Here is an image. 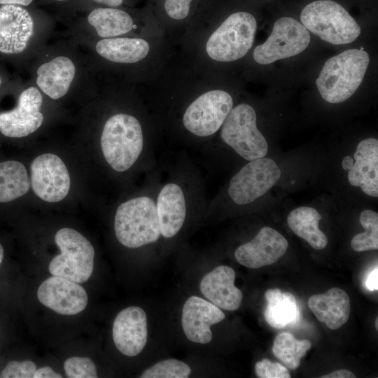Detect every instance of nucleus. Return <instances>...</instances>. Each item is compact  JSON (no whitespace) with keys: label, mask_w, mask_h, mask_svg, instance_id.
Returning <instances> with one entry per match:
<instances>
[{"label":"nucleus","mask_w":378,"mask_h":378,"mask_svg":"<svg viewBox=\"0 0 378 378\" xmlns=\"http://www.w3.org/2000/svg\"><path fill=\"white\" fill-rule=\"evenodd\" d=\"M300 20L308 31L333 45L354 42L361 31L347 10L332 0H318L309 4L302 10Z\"/></svg>","instance_id":"nucleus-4"},{"label":"nucleus","mask_w":378,"mask_h":378,"mask_svg":"<svg viewBox=\"0 0 378 378\" xmlns=\"http://www.w3.org/2000/svg\"><path fill=\"white\" fill-rule=\"evenodd\" d=\"M148 43L139 38L113 37L103 38L96 44L97 52L116 63L132 64L144 59L149 53Z\"/></svg>","instance_id":"nucleus-23"},{"label":"nucleus","mask_w":378,"mask_h":378,"mask_svg":"<svg viewBox=\"0 0 378 378\" xmlns=\"http://www.w3.org/2000/svg\"><path fill=\"white\" fill-rule=\"evenodd\" d=\"M192 0H165L164 9L167 14L174 20H183L189 14Z\"/></svg>","instance_id":"nucleus-34"},{"label":"nucleus","mask_w":378,"mask_h":378,"mask_svg":"<svg viewBox=\"0 0 378 378\" xmlns=\"http://www.w3.org/2000/svg\"><path fill=\"white\" fill-rule=\"evenodd\" d=\"M43 98L35 87L24 90L14 109L0 113V132L8 137L20 138L37 130L43 123L40 111Z\"/></svg>","instance_id":"nucleus-12"},{"label":"nucleus","mask_w":378,"mask_h":378,"mask_svg":"<svg viewBox=\"0 0 378 378\" xmlns=\"http://www.w3.org/2000/svg\"><path fill=\"white\" fill-rule=\"evenodd\" d=\"M360 223L365 232L355 235L351 241V248L357 252L378 248V214L365 210L360 216Z\"/></svg>","instance_id":"nucleus-29"},{"label":"nucleus","mask_w":378,"mask_h":378,"mask_svg":"<svg viewBox=\"0 0 378 378\" xmlns=\"http://www.w3.org/2000/svg\"><path fill=\"white\" fill-rule=\"evenodd\" d=\"M235 272L228 266L221 265L206 274L201 281L200 290L211 303L228 311L239 308L241 291L234 285Z\"/></svg>","instance_id":"nucleus-18"},{"label":"nucleus","mask_w":378,"mask_h":378,"mask_svg":"<svg viewBox=\"0 0 378 378\" xmlns=\"http://www.w3.org/2000/svg\"><path fill=\"white\" fill-rule=\"evenodd\" d=\"M220 136L246 160L262 158L267 153V142L257 127L256 113L249 104H240L232 108L223 124Z\"/></svg>","instance_id":"nucleus-7"},{"label":"nucleus","mask_w":378,"mask_h":378,"mask_svg":"<svg viewBox=\"0 0 378 378\" xmlns=\"http://www.w3.org/2000/svg\"><path fill=\"white\" fill-rule=\"evenodd\" d=\"M191 374L190 368L177 359L160 361L146 369L141 378H187Z\"/></svg>","instance_id":"nucleus-30"},{"label":"nucleus","mask_w":378,"mask_h":378,"mask_svg":"<svg viewBox=\"0 0 378 378\" xmlns=\"http://www.w3.org/2000/svg\"><path fill=\"white\" fill-rule=\"evenodd\" d=\"M33 0H0V4H13L22 6H29Z\"/></svg>","instance_id":"nucleus-39"},{"label":"nucleus","mask_w":378,"mask_h":378,"mask_svg":"<svg viewBox=\"0 0 378 378\" xmlns=\"http://www.w3.org/2000/svg\"><path fill=\"white\" fill-rule=\"evenodd\" d=\"M37 298L45 307L62 315H76L87 307L88 298L84 288L76 282L52 276L40 285Z\"/></svg>","instance_id":"nucleus-13"},{"label":"nucleus","mask_w":378,"mask_h":378,"mask_svg":"<svg viewBox=\"0 0 378 378\" xmlns=\"http://www.w3.org/2000/svg\"><path fill=\"white\" fill-rule=\"evenodd\" d=\"M353 164H354L353 158L350 155H346V157L344 158V159L342 161V167L346 171L350 170Z\"/></svg>","instance_id":"nucleus-40"},{"label":"nucleus","mask_w":378,"mask_h":378,"mask_svg":"<svg viewBox=\"0 0 378 378\" xmlns=\"http://www.w3.org/2000/svg\"><path fill=\"white\" fill-rule=\"evenodd\" d=\"M36 73L39 88L51 99H57L68 92L75 76L76 67L70 58L59 56L41 64Z\"/></svg>","instance_id":"nucleus-22"},{"label":"nucleus","mask_w":378,"mask_h":378,"mask_svg":"<svg viewBox=\"0 0 378 378\" xmlns=\"http://www.w3.org/2000/svg\"><path fill=\"white\" fill-rule=\"evenodd\" d=\"M34 21L30 13L19 5L0 7V52L20 53L33 35Z\"/></svg>","instance_id":"nucleus-16"},{"label":"nucleus","mask_w":378,"mask_h":378,"mask_svg":"<svg viewBox=\"0 0 378 378\" xmlns=\"http://www.w3.org/2000/svg\"><path fill=\"white\" fill-rule=\"evenodd\" d=\"M255 370L260 378H290L287 368L279 363H273L268 359H262L256 363Z\"/></svg>","instance_id":"nucleus-33"},{"label":"nucleus","mask_w":378,"mask_h":378,"mask_svg":"<svg viewBox=\"0 0 378 378\" xmlns=\"http://www.w3.org/2000/svg\"><path fill=\"white\" fill-rule=\"evenodd\" d=\"M36 365L31 360H11L0 373L1 378H34Z\"/></svg>","instance_id":"nucleus-32"},{"label":"nucleus","mask_w":378,"mask_h":378,"mask_svg":"<svg viewBox=\"0 0 378 378\" xmlns=\"http://www.w3.org/2000/svg\"><path fill=\"white\" fill-rule=\"evenodd\" d=\"M113 342L118 350L129 357L139 354L148 337L147 317L144 310L136 306L122 309L116 316L112 330Z\"/></svg>","instance_id":"nucleus-15"},{"label":"nucleus","mask_w":378,"mask_h":378,"mask_svg":"<svg viewBox=\"0 0 378 378\" xmlns=\"http://www.w3.org/2000/svg\"><path fill=\"white\" fill-rule=\"evenodd\" d=\"M64 370L67 377L96 378L97 372L94 363L88 357L73 356L66 359Z\"/></svg>","instance_id":"nucleus-31"},{"label":"nucleus","mask_w":378,"mask_h":378,"mask_svg":"<svg viewBox=\"0 0 378 378\" xmlns=\"http://www.w3.org/2000/svg\"><path fill=\"white\" fill-rule=\"evenodd\" d=\"M370 62L362 49H349L329 58L316 80L323 99L331 104L350 98L360 85Z\"/></svg>","instance_id":"nucleus-1"},{"label":"nucleus","mask_w":378,"mask_h":378,"mask_svg":"<svg viewBox=\"0 0 378 378\" xmlns=\"http://www.w3.org/2000/svg\"><path fill=\"white\" fill-rule=\"evenodd\" d=\"M310 34L300 22L283 17L274 24L271 34L253 50V59L260 64L295 56L303 52L310 42Z\"/></svg>","instance_id":"nucleus-8"},{"label":"nucleus","mask_w":378,"mask_h":378,"mask_svg":"<svg viewBox=\"0 0 378 378\" xmlns=\"http://www.w3.org/2000/svg\"><path fill=\"white\" fill-rule=\"evenodd\" d=\"M30 171L32 190L40 199L57 202L66 197L70 188V176L66 165L57 155H38L31 163Z\"/></svg>","instance_id":"nucleus-11"},{"label":"nucleus","mask_w":378,"mask_h":378,"mask_svg":"<svg viewBox=\"0 0 378 378\" xmlns=\"http://www.w3.org/2000/svg\"><path fill=\"white\" fill-rule=\"evenodd\" d=\"M355 374L351 371L345 369L335 370L328 374L323 375L321 378H355Z\"/></svg>","instance_id":"nucleus-37"},{"label":"nucleus","mask_w":378,"mask_h":378,"mask_svg":"<svg viewBox=\"0 0 378 378\" xmlns=\"http://www.w3.org/2000/svg\"><path fill=\"white\" fill-rule=\"evenodd\" d=\"M55 1H65V0H55Z\"/></svg>","instance_id":"nucleus-43"},{"label":"nucleus","mask_w":378,"mask_h":378,"mask_svg":"<svg viewBox=\"0 0 378 378\" xmlns=\"http://www.w3.org/2000/svg\"><path fill=\"white\" fill-rule=\"evenodd\" d=\"M88 22L104 38L125 34L134 27L133 20L127 12L111 7L93 9L88 16Z\"/></svg>","instance_id":"nucleus-26"},{"label":"nucleus","mask_w":378,"mask_h":378,"mask_svg":"<svg viewBox=\"0 0 378 378\" xmlns=\"http://www.w3.org/2000/svg\"><path fill=\"white\" fill-rule=\"evenodd\" d=\"M368 290L374 291L378 290V269L376 267L368 275L365 281Z\"/></svg>","instance_id":"nucleus-36"},{"label":"nucleus","mask_w":378,"mask_h":378,"mask_svg":"<svg viewBox=\"0 0 378 378\" xmlns=\"http://www.w3.org/2000/svg\"><path fill=\"white\" fill-rule=\"evenodd\" d=\"M93 1L106 6L108 7L115 8L120 6L123 3V0H92Z\"/></svg>","instance_id":"nucleus-38"},{"label":"nucleus","mask_w":378,"mask_h":378,"mask_svg":"<svg viewBox=\"0 0 378 378\" xmlns=\"http://www.w3.org/2000/svg\"><path fill=\"white\" fill-rule=\"evenodd\" d=\"M62 376L49 366L36 369L34 378H62Z\"/></svg>","instance_id":"nucleus-35"},{"label":"nucleus","mask_w":378,"mask_h":378,"mask_svg":"<svg viewBox=\"0 0 378 378\" xmlns=\"http://www.w3.org/2000/svg\"><path fill=\"white\" fill-rule=\"evenodd\" d=\"M312 344L308 340H297L292 334L284 332L276 336L272 351L283 364L290 370L298 368L300 360L310 349Z\"/></svg>","instance_id":"nucleus-28"},{"label":"nucleus","mask_w":378,"mask_h":378,"mask_svg":"<svg viewBox=\"0 0 378 378\" xmlns=\"http://www.w3.org/2000/svg\"><path fill=\"white\" fill-rule=\"evenodd\" d=\"M4 259V248L1 244H0V266L2 263Z\"/></svg>","instance_id":"nucleus-41"},{"label":"nucleus","mask_w":378,"mask_h":378,"mask_svg":"<svg viewBox=\"0 0 378 378\" xmlns=\"http://www.w3.org/2000/svg\"><path fill=\"white\" fill-rule=\"evenodd\" d=\"M321 218L314 208L300 206L290 212L287 223L297 236L304 239L314 249L321 250L328 244L327 237L318 227Z\"/></svg>","instance_id":"nucleus-24"},{"label":"nucleus","mask_w":378,"mask_h":378,"mask_svg":"<svg viewBox=\"0 0 378 378\" xmlns=\"http://www.w3.org/2000/svg\"><path fill=\"white\" fill-rule=\"evenodd\" d=\"M232 106L233 100L227 92H206L188 106L183 116V125L197 136L212 135L223 125Z\"/></svg>","instance_id":"nucleus-9"},{"label":"nucleus","mask_w":378,"mask_h":378,"mask_svg":"<svg viewBox=\"0 0 378 378\" xmlns=\"http://www.w3.org/2000/svg\"><path fill=\"white\" fill-rule=\"evenodd\" d=\"M55 241L60 253L50 261V273L78 284L86 282L94 268V250L92 244L82 234L69 227L59 230Z\"/></svg>","instance_id":"nucleus-5"},{"label":"nucleus","mask_w":378,"mask_h":378,"mask_svg":"<svg viewBox=\"0 0 378 378\" xmlns=\"http://www.w3.org/2000/svg\"><path fill=\"white\" fill-rule=\"evenodd\" d=\"M377 322H378V318H377H377H376V322H375V326H376V329H377V330L378 329V323H377Z\"/></svg>","instance_id":"nucleus-42"},{"label":"nucleus","mask_w":378,"mask_h":378,"mask_svg":"<svg viewBox=\"0 0 378 378\" xmlns=\"http://www.w3.org/2000/svg\"><path fill=\"white\" fill-rule=\"evenodd\" d=\"M1 78H0V84H1Z\"/></svg>","instance_id":"nucleus-44"},{"label":"nucleus","mask_w":378,"mask_h":378,"mask_svg":"<svg viewBox=\"0 0 378 378\" xmlns=\"http://www.w3.org/2000/svg\"><path fill=\"white\" fill-rule=\"evenodd\" d=\"M29 187L23 164L16 160L0 162V202H10L25 195Z\"/></svg>","instance_id":"nucleus-27"},{"label":"nucleus","mask_w":378,"mask_h":378,"mask_svg":"<svg viewBox=\"0 0 378 378\" xmlns=\"http://www.w3.org/2000/svg\"><path fill=\"white\" fill-rule=\"evenodd\" d=\"M143 143L141 124L131 115H113L104 126L102 153L107 163L116 172H125L134 164L142 151Z\"/></svg>","instance_id":"nucleus-2"},{"label":"nucleus","mask_w":378,"mask_h":378,"mask_svg":"<svg viewBox=\"0 0 378 378\" xmlns=\"http://www.w3.org/2000/svg\"><path fill=\"white\" fill-rule=\"evenodd\" d=\"M222 310L211 302L197 296L190 297L182 310V328L186 337L191 342L207 344L211 341V325L225 318Z\"/></svg>","instance_id":"nucleus-17"},{"label":"nucleus","mask_w":378,"mask_h":378,"mask_svg":"<svg viewBox=\"0 0 378 378\" xmlns=\"http://www.w3.org/2000/svg\"><path fill=\"white\" fill-rule=\"evenodd\" d=\"M288 243L276 230L264 227L250 241L234 252L237 261L248 268L256 269L275 263L286 253Z\"/></svg>","instance_id":"nucleus-14"},{"label":"nucleus","mask_w":378,"mask_h":378,"mask_svg":"<svg viewBox=\"0 0 378 378\" xmlns=\"http://www.w3.org/2000/svg\"><path fill=\"white\" fill-rule=\"evenodd\" d=\"M265 295L267 305L264 317L270 326L280 329L297 322L300 312L293 294L273 288L267 290Z\"/></svg>","instance_id":"nucleus-25"},{"label":"nucleus","mask_w":378,"mask_h":378,"mask_svg":"<svg viewBox=\"0 0 378 378\" xmlns=\"http://www.w3.org/2000/svg\"><path fill=\"white\" fill-rule=\"evenodd\" d=\"M280 177L281 170L273 160H254L233 176L228 193L236 204H248L267 192Z\"/></svg>","instance_id":"nucleus-10"},{"label":"nucleus","mask_w":378,"mask_h":378,"mask_svg":"<svg viewBox=\"0 0 378 378\" xmlns=\"http://www.w3.org/2000/svg\"><path fill=\"white\" fill-rule=\"evenodd\" d=\"M355 162L348 173L351 185L359 186L366 195L378 197V140L368 138L357 146Z\"/></svg>","instance_id":"nucleus-19"},{"label":"nucleus","mask_w":378,"mask_h":378,"mask_svg":"<svg viewBox=\"0 0 378 378\" xmlns=\"http://www.w3.org/2000/svg\"><path fill=\"white\" fill-rule=\"evenodd\" d=\"M308 306L317 319L331 330H337L349 319L351 303L348 294L339 288H332L322 294L311 296Z\"/></svg>","instance_id":"nucleus-20"},{"label":"nucleus","mask_w":378,"mask_h":378,"mask_svg":"<svg viewBox=\"0 0 378 378\" xmlns=\"http://www.w3.org/2000/svg\"><path fill=\"white\" fill-rule=\"evenodd\" d=\"M114 230L119 242L127 248L155 242L161 233L155 202L142 196L122 203L115 213Z\"/></svg>","instance_id":"nucleus-3"},{"label":"nucleus","mask_w":378,"mask_h":378,"mask_svg":"<svg viewBox=\"0 0 378 378\" xmlns=\"http://www.w3.org/2000/svg\"><path fill=\"white\" fill-rule=\"evenodd\" d=\"M256 29V20L252 14L244 11L231 14L208 38V56L222 62L242 58L253 46Z\"/></svg>","instance_id":"nucleus-6"},{"label":"nucleus","mask_w":378,"mask_h":378,"mask_svg":"<svg viewBox=\"0 0 378 378\" xmlns=\"http://www.w3.org/2000/svg\"><path fill=\"white\" fill-rule=\"evenodd\" d=\"M160 233L166 238L174 237L181 229L186 215L183 192L176 183H168L160 190L157 200Z\"/></svg>","instance_id":"nucleus-21"}]
</instances>
